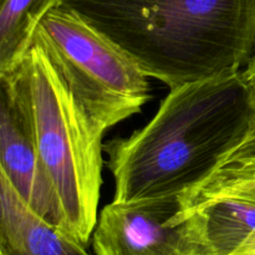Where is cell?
<instances>
[{"mask_svg": "<svg viewBox=\"0 0 255 255\" xmlns=\"http://www.w3.org/2000/svg\"><path fill=\"white\" fill-rule=\"evenodd\" d=\"M254 120L241 71L173 87L143 128L104 146L112 202L162 201L193 191L236 156Z\"/></svg>", "mask_w": 255, "mask_h": 255, "instance_id": "obj_1", "label": "cell"}, {"mask_svg": "<svg viewBox=\"0 0 255 255\" xmlns=\"http://www.w3.org/2000/svg\"><path fill=\"white\" fill-rule=\"evenodd\" d=\"M169 89L241 71L255 0H59Z\"/></svg>", "mask_w": 255, "mask_h": 255, "instance_id": "obj_2", "label": "cell"}, {"mask_svg": "<svg viewBox=\"0 0 255 255\" xmlns=\"http://www.w3.org/2000/svg\"><path fill=\"white\" fill-rule=\"evenodd\" d=\"M10 72L59 203L61 229L87 247L99 218L106 131L75 100L36 44Z\"/></svg>", "mask_w": 255, "mask_h": 255, "instance_id": "obj_3", "label": "cell"}, {"mask_svg": "<svg viewBox=\"0 0 255 255\" xmlns=\"http://www.w3.org/2000/svg\"><path fill=\"white\" fill-rule=\"evenodd\" d=\"M75 100L104 131L141 111L147 76L104 34L67 7L46 12L34 35Z\"/></svg>", "mask_w": 255, "mask_h": 255, "instance_id": "obj_4", "label": "cell"}, {"mask_svg": "<svg viewBox=\"0 0 255 255\" xmlns=\"http://www.w3.org/2000/svg\"><path fill=\"white\" fill-rule=\"evenodd\" d=\"M92 249L95 255H213L178 198L111 202L100 212Z\"/></svg>", "mask_w": 255, "mask_h": 255, "instance_id": "obj_5", "label": "cell"}, {"mask_svg": "<svg viewBox=\"0 0 255 255\" xmlns=\"http://www.w3.org/2000/svg\"><path fill=\"white\" fill-rule=\"evenodd\" d=\"M0 167L25 202L42 218L61 229L59 203L40 162L29 119L11 72L0 74Z\"/></svg>", "mask_w": 255, "mask_h": 255, "instance_id": "obj_6", "label": "cell"}, {"mask_svg": "<svg viewBox=\"0 0 255 255\" xmlns=\"http://www.w3.org/2000/svg\"><path fill=\"white\" fill-rule=\"evenodd\" d=\"M213 255H255V203L199 186L178 198Z\"/></svg>", "mask_w": 255, "mask_h": 255, "instance_id": "obj_7", "label": "cell"}, {"mask_svg": "<svg viewBox=\"0 0 255 255\" xmlns=\"http://www.w3.org/2000/svg\"><path fill=\"white\" fill-rule=\"evenodd\" d=\"M59 0H0V74L16 69L42 17Z\"/></svg>", "mask_w": 255, "mask_h": 255, "instance_id": "obj_8", "label": "cell"}, {"mask_svg": "<svg viewBox=\"0 0 255 255\" xmlns=\"http://www.w3.org/2000/svg\"><path fill=\"white\" fill-rule=\"evenodd\" d=\"M241 75L244 84H246L247 89H248L249 95H251L252 104H253L255 111V50L253 55L251 56V59L248 60V62H247L246 66H244V70H241ZM241 151L249 154H255V120L251 134H249L248 139H247L246 143L243 144Z\"/></svg>", "mask_w": 255, "mask_h": 255, "instance_id": "obj_9", "label": "cell"}, {"mask_svg": "<svg viewBox=\"0 0 255 255\" xmlns=\"http://www.w3.org/2000/svg\"><path fill=\"white\" fill-rule=\"evenodd\" d=\"M0 255H2V254H1V252H0Z\"/></svg>", "mask_w": 255, "mask_h": 255, "instance_id": "obj_10", "label": "cell"}]
</instances>
